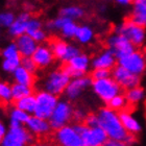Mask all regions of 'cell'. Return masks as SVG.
I'll return each instance as SVG.
<instances>
[{
  "mask_svg": "<svg viewBox=\"0 0 146 146\" xmlns=\"http://www.w3.org/2000/svg\"><path fill=\"white\" fill-rule=\"evenodd\" d=\"M26 128L36 137H44L51 131V125L47 119L40 118L38 116H29L27 122L25 123Z\"/></svg>",
  "mask_w": 146,
  "mask_h": 146,
  "instance_id": "obj_15",
  "label": "cell"
},
{
  "mask_svg": "<svg viewBox=\"0 0 146 146\" xmlns=\"http://www.w3.org/2000/svg\"><path fill=\"white\" fill-rule=\"evenodd\" d=\"M6 131H7V129H6L4 123H3L2 121H0V145L2 144V141H3V139H4V136H5Z\"/></svg>",
  "mask_w": 146,
  "mask_h": 146,
  "instance_id": "obj_44",
  "label": "cell"
},
{
  "mask_svg": "<svg viewBox=\"0 0 146 146\" xmlns=\"http://www.w3.org/2000/svg\"><path fill=\"white\" fill-rule=\"evenodd\" d=\"M28 118H29V114L17 107L13 108V109L11 110V112H9V119L17 120V121L20 122L21 124H25V123L27 122Z\"/></svg>",
  "mask_w": 146,
  "mask_h": 146,
  "instance_id": "obj_33",
  "label": "cell"
},
{
  "mask_svg": "<svg viewBox=\"0 0 146 146\" xmlns=\"http://www.w3.org/2000/svg\"><path fill=\"white\" fill-rule=\"evenodd\" d=\"M31 18L29 13L23 12L17 16L15 21L9 27V35L13 38H18L19 36L26 33V24L27 21Z\"/></svg>",
  "mask_w": 146,
  "mask_h": 146,
  "instance_id": "obj_21",
  "label": "cell"
},
{
  "mask_svg": "<svg viewBox=\"0 0 146 146\" xmlns=\"http://www.w3.org/2000/svg\"><path fill=\"white\" fill-rule=\"evenodd\" d=\"M34 142L33 134L27 128L21 126L11 127L6 131L4 139L2 141V146H25Z\"/></svg>",
  "mask_w": 146,
  "mask_h": 146,
  "instance_id": "obj_9",
  "label": "cell"
},
{
  "mask_svg": "<svg viewBox=\"0 0 146 146\" xmlns=\"http://www.w3.org/2000/svg\"><path fill=\"white\" fill-rule=\"evenodd\" d=\"M12 100V86H9L7 82L0 80V102L7 104Z\"/></svg>",
  "mask_w": 146,
  "mask_h": 146,
  "instance_id": "obj_31",
  "label": "cell"
},
{
  "mask_svg": "<svg viewBox=\"0 0 146 146\" xmlns=\"http://www.w3.org/2000/svg\"><path fill=\"white\" fill-rule=\"evenodd\" d=\"M112 76V70L110 69H104V68H96L93 69L91 73V77L93 80L95 79H102Z\"/></svg>",
  "mask_w": 146,
  "mask_h": 146,
  "instance_id": "obj_37",
  "label": "cell"
},
{
  "mask_svg": "<svg viewBox=\"0 0 146 146\" xmlns=\"http://www.w3.org/2000/svg\"><path fill=\"white\" fill-rule=\"evenodd\" d=\"M1 28H2V27H1V26H0V33H1Z\"/></svg>",
  "mask_w": 146,
  "mask_h": 146,
  "instance_id": "obj_46",
  "label": "cell"
},
{
  "mask_svg": "<svg viewBox=\"0 0 146 146\" xmlns=\"http://www.w3.org/2000/svg\"><path fill=\"white\" fill-rule=\"evenodd\" d=\"M87 114L85 113V111L82 109H77L73 111V119L76 122H84Z\"/></svg>",
  "mask_w": 146,
  "mask_h": 146,
  "instance_id": "obj_42",
  "label": "cell"
},
{
  "mask_svg": "<svg viewBox=\"0 0 146 146\" xmlns=\"http://www.w3.org/2000/svg\"><path fill=\"white\" fill-rule=\"evenodd\" d=\"M77 27H78V25L74 22V20H69V21L66 22V24L62 27L60 31H61L62 36H64L65 39H72L75 36Z\"/></svg>",
  "mask_w": 146,
  "mask_h": 146,
  "instance_id": "obj_32",
  "label": "cell"
},
{
  "mask_svg": "<svg viewBox=\"0 0 146 146\" xmlns=\"http://www.w3.org/2000/svg\"><path fill=\"white\" fill-rule=\"evenodd\" d=\"M73 126L80 135L84 146H102L109 139L106 131L99 125L94 127H89L84 122H76Z\"/></svg>",
  "mask_w": 146,
  "mask_h": 146,
  "instance_id": "obj_3",
  "label": "cell"
},
{
  "mask_svg": "<svg viewBox=\"0 0 146 146\" xmlns=\"http://www.w3.org/2000/svg\"><path fill=\"white\" fill-rule=\"evenodd\" d=\"M58 102L56 95L46 90H41L36 94V110L34 115L48 120Z\"/></svg>",
  "mask_w": 146,
  "mask_h": 146,
  "instance_id": "obj_6",
  "label": "cell"
},
{
  "mask_svg": "<svg viewBox=\"0 0 146 146\" xmlns=\"http://www.w3.org/2000/svg\"><path fill=\"white\" fill-rule=\"evenodd\" d=\"M71 20V19L67 18V17H64V16H58V18L53 19V20H50L46 23V28L48 31H61L62 27L66 24V22Z\"/></svg>",
  "mask_w": 146,
  "mask_h": 146,
  "instance_id": "obj_34",
  "label": "cell"
},
{
  "mask_svg": "<svg viewBox=\"0 0 146 146\" xmlns=\"http://www.w3.org/2000/svg\"><path fill=\"white\" fill-rule=\"evenodd\" d=\"M60 15L67 17L71 20H77L85 16V11L80 6L77 5H69L65 6L60 11Z\"/></svg>",
  "mask_w": 146,
  "mask_h": 146,
  "instance_id": "obj_28",
  "label": "cell"
},
{
  "mask_svg": "<svg viewBox=\"0 0 146 146\" xmlns=\"http://www.w3.org/2000/svg\"><path fill=\"white\" fill-rule=\"evenodd\" d=\"M84 123L86 125H88L89 127H94V126H98L99 125V120H98L97 114H87Z\"/></svg>",
  "mask_w": 146,
  "mask_h": 146,
  "instance_id": "obj_41",
  "label": "cell"
},
{
  "mask_svg": "<svg viewBox=\"0 0 146 146\" xmlns=\"http://www.w3.org/2000/svg\"><path fill=\"white\" fill-rule=\"evenodd\" d=\"M29 36H33L35 40H36L38 43H43L47 40V35H46V31L42 28H39V29H36V31L29 33Z\"/></svg>",
  "mask_w": 146,
  "mask_h": 146,
  "instance_id": "obj_40",
  "label": "cell"
},
{
  "mask_svg": "<svg viewBox=\"0 0 146 146\" xmlns=\"http://www.w3.org/2000/svg\"><path fill=\"white\" fill-rule=\"evenodd\" d=\"M13 77L15 82L18 84H22V85H27V86H34L35 84V75L34 73L29 72L28 70H26L24 67L19 66L14 72L12 73Z\"/></svg>",
  "mask_w": 146,
  "mask_h": 146,
  "instance_id": "obj_24",
  "label": "cell"
},
{
  "mask_svg": "<svg viewBox=\"0 0 146 146\" xmlns=\"http://www.w3.org/2000/svg\"><path fill=\"white\" fill-rule=\"evenodd\" d=\"M92 82L93 79L90 76H80V77H75L70 80V82L68 84L67 88L65 90V95L66 97L70 101H74L76 99H78L84 92L87 89L92 86Z\"/></svg>",
  "mask_w": 146,
  "mask_h": 146,
  "instance_id": "obj_14",
  "label": "cell"
},
{
  "mask_svg": "<svg viewBox=\"0 0 146 146\" xmlns=\"http://www.w3.org/2000/svg\"><path fill=\"white\" fill-rule=\"evenodd\" d=\"M106 146H124L125 144L122 142V141L115 140V139H108V141L104 144Z\"/></svg>",
  "mask_w": 146,
  "mask_h": 146,
  "instance_id": "obj_43",
  "label": "cell"
},
{
  "mask_svg": "<svg viewBox=\"0 0 146 146\" xmlns=\"http://www.w3.org/2000/svg\"><path fill=\"white\" fill-rule=\"evenodd\" d=\"M15 107L23 110L28 114H34L36 110V96L35 95H28L23 98H20L18 100H15Z\"/></svg>",
  "mask_w": 146,
  "mask_h": 146,
  "instance_id": "obj_26",
  "label": "cell"
},
{
  "mask_svg": "<svg viewBox=\"0 0 146 146\" xmlns=\"http://www.w3.org/2000/svg\"><path fill=\"white\" fill-rule=\"evenodd\" d=\"M117 4L121 6H128V5H131L133 2H134V0H114Z\"/></svg>",
  "mask_w": 146,
  "mask_h": 146,
  "instance_id": "obj_45",
  "label": "cell"
},
{
  "mask_svg": "<svg viewBox=\"0 0 146 146\" xmlns=\"http://www.w3.org/2000/svg\"><path fill=\"white\" fill-rule=\"evenodd\" d=\"M49 46H50V48L54 54V58L64 62V63H67L72 58L76 56L82 52L80 49L76 45L68 44L67 42H65L63 40L56 39V38H53L49 42Z\"/></svg>",
  "mask_w": 146,
  "mask_h": 146,
  "instance_id": "obj_11",
  "label": "cell"
},
{
  "mask_svg": "<svg viewBox=\"0 0 146 146\" xmlns=\"http://www.w3.org/2000/svg\"><path fill=\"white\" fill-rule=\"evenodd\" d=\"M106 44L108 48L111 49L115 53L117 58H120L131 53L137 48L127 38H125L120 34H117L115 31L108 36L106 40Z\"/></svg>",
  "mask_w": 146,
  "mask_h": 146,
  "instance_id": "obj_10",
  "label": "cell"
},
{
  "mask_svg": "<svg viewBox=\"0 0 146 146\" xmlns=\"http://www.w3.org/2000/svg\"><path fill=\"white\" fill-rule=\"evenodd\" d=\"M145 73H146V71H145Z\"/></svg>",
  "mask_w": 146,
  "mask_h": 146,
  "instance_id": "obj_47",
  "label": "cell"
},
{
  "mask_svg": "<svg viewBox=\"0 0 146 146\" xmlns=\"http://www.w3.org/2000/svg\"><path fill=\"white\" fill-rule=\"evenodd\" d=\"M67 64L71 68H73V70L77 73L78 77H80L88 72L89 68L91 66V60L89 58V55L85 54V53H79L76 56L71 58L70 61H68Z\"/></svg>",
  "mask_w": 146,
  "mask_h": 146,
  "instance_id": "obj_20",
  "label": "cell"
},
{
  "mask_svg": "<svg viewBox=\"0 0 146 146\" xmlns=\"http://www.w3.org/2000/svg\"><path fill=\"white\" fill-rule=\"evenodd\" d=\"M70 80L71 77L65 72L63 68L56 69L51 71L46 76L45 80L43 82V88L46 91L58 96L65 92Z\"/></svg>",
  "mask_w": 146,
  "mask_h": 146,
  "instance_id": "obj_5",
  "label": "cell"
},
{
  "mask_svg": "<svg viewBox=\"0 0 146 146\" xmlns=\"http://www.w3.org/2000/svg\"><path fill=\"white\" fill-rule=\"evenodd\" d=\"M73 108L71 104L67 100L58 101L55 106L51 116L49 117V123L52 129H58L67 125L73 118Z\"/></svg>",
  "mask_w": 146,
  "mask_h": 146,
  "instance_id": "obj_8",
  "label": "cell"
},
{
  "mask_svg": "<svg viewBox=\"0 0 146 146\" xmlns=\"http://www.w3.org/2000/svg\"><path fill=\"white\" fill-rule=\"evenodd\" d=\"M31 94H34V89L31 86L22 85L18 82H15L12 86V97L14 101Z\"/></svg>",
  "mask_w": 146,
  "mask_h": 146,
  "instance_id": "obj_27",
  "label": "cell"
},
{
  "mask_svg": "<svg viewBox=\"0 0 146 146\" xmlns=\"http://www.w3.org/2000/svg\"><path fill=\"white\" fill-rule=\"evenodd\" d=\"M145 90H146V88H145Z\"/></svg>",
  "mask_w": 146,
  "mask_h": 146,
  "instance_id": "obj_48",
  "label": "cell"
},
{
  "mask_svg": "<svg viewBox=\"0 0 146 146\" xmlns=\"http://www.w3.org/2000/svg\"><path fill=\"white\" fill-rule=\"evenodd\" d=\"M112 77L118 82L122 90L134 88L141 84V76L131 73L124 67L117 65L112 69Z\"/></svg>",
  "mask_w": 146,
  "mask_h": 146,
  "instance_id": "obj_13",
  "label": "cell"
},
{
  "mask_svg": "<svg viewBox=\"0 0 146 146\" xmlns=\"http://www.w3.org/2000/svg\"><path fill=\"white\" fill-rule=\"evenodd\" d=\"M42 27H43L42 22L40 21L39 19L33 18V17H31L27 21V24H26V34H29L31 31H36V29H39V28H42Z\"/></svg>",
  "mask_w": 146,
  "mask_h": 146,
  "instance_id": "obj_39",
  "label": "cell"
},
{
  "mask_svg": "<svg viewBox=\"0 0 146 146\" xmlns=\"http://www.w3.org/2000/svg\"><path fill=\"white\" fill-rule=\"evenodd\" d=\"M16 16L12 12L0 13V26L2 28H9L14 23Z\"/></svg>",
  "mask_w": 146,
  "mask_h": 146,
  "instance_id": "obj_36",
  "label": "cell"
},
{
  "mask_svg": "<svg viewBox=\"0 0 146 146\" xmlns=\"http://www.w3.org/2000/svg\"><path fill=\"white\" fill-rule=\"evenodd\" d=\"M129 19L146 27V0H134Z\"/></svg>",
  "mask_w": 146,
  "mask_h": 146,
  "instance_id": "obj_22",
  "label": "cell"
},
{
  "mask_svg": "<svg viewBox=\"0 0 146 146\" xmlns=\"http://www.w3.org/2000/svg\"><path fill=\"white\" fill-rule=\"evenodd\" d=\"M1 55L3 58H17V56H21L20 52H19L18 46L16 42L9 43V45H6L1 51Z\"/></svg>",
  "mask_w": 146,
  "mask_h": 146,
  "instance_id": "obj_35",
  "label": "cell"
},
{
  "mask_svg": "<svg viewBox=\"0 0 146 146\" xmlns=\"http://www.w3.org/2000/svg\"><path fill=\"white\" fill-rule=\"evenodd\" d=\"M107 106L109 108H111V109L117 111V112H120V111H122V110L127 109L128 104H127L126 98H125V95L120 93V94L114 96L110 101H108Z\"/></svg>",
  "mask_w": 146,
  "mask_h": 146,
  "instance_id": "obj_29",
  "label": "cell"
},
{
  "mask_svg": "<svg viewBox=\"0 0 146 146\" xmlns=\"http://www.w3.org/2000/svg\"><path fill=\"white\" fill-rule=\"evenodd\" d=\"M125 98L127 100L128 107H136L146 98V90L141 86H137L134 88L125 90Z\"/></svg>",
  "mask_w": 146,
  "mask_h": 146,
  "instance_id": "obj_23",
  "label": "cell"
},
{
  "mask_svg": "<svg viewBox=\"0 0 146 146\" xmlns=\"http://www.w3.org/2000/svg\"><path fill=\"white\" fill-rule=\"evenodd\" d=\"M119 117H120L122 124L128 134H133L137 136L138 134H140L142 131V124L140 123V121L129 111H127V109L120 111Z\"/></svg>",
  "mask_w": 146,
  "mask_h": 146,
  "instance_id": "obj_18",
  "label": "cell"
},
{
  "mask_svg": "<svg viewBox=\"0 0 146 146\" xmlns=\"http://www.w3.org/2000/svg\"><path fill=\"white\" fill-rule=\"evenodd\" d=\"M21 58H22V56L3 58L2 63H1L2 70L6 73H13L19 66H21Z\"/></svg>",
  "mask_w": 146,
  "mask_h": 146,
  "instance_id": "obj_30",
  "label": "cell"
},
{
  "mask_svg": "<svg viewBox=\"0 0 146 146\" xmlns=\"http://www.w3.org/2000/svg\"><path fill=\"white\" fill-rule=\"evenodd\" d=\"M118 65L137 75H143L146 71V52L136 48L133 52L118 58Z\"/></svg>",
  "mask_w": 146,
  "mask_h": 146,
  "instance_id": "obj_7",
  "label": "cell"
},
{
  "mask_svg": "<svg viewBox=\"0 0 146 146\" xmlns=\"http://www.w3.org/2000/svg\"><path fill=\"white\" fill-rule=\"evenodd\" d=\"M92 89L96 96L107 104L114 96L121 93L122 88L112 76L102 79H95L92 82Z\"/></svg>",
  "mask_w": 146,
  "mask_h": 146,
  "instance_id": "obj_4",
  "label": "cell"
},
{
  "mask_svg": "<svg viewBox=\"0 0 146 146\" xmlns=\"http://www.w3.org/2000/svg\"><path fill=\"white\" fill-rule=\"evenodd\" d=\"M114 31L127 38L137 48L146 45V27L127 19L115 26Z\"/></svg>",
  "mask_w": 146,
  "mask_h": 146,
  "instance_id": "obj_2",
  "label": "cell"
},
{
  "mask_svg": "<svg viewBox=\"0 0 146 146\" xmlns=\"http://www.w3.org/2000/svg\"><path fill=\"white\" fill-rule=\"evenodd\" d=\"M117 63H118V58H116L115 53L109 48L102 50L99 54H97L95 58H93V60H91V66L93 69L104 68V69L112 70Z\"/></svg>",
  "mask_w": 146,
  "mask_h": 146,
  "instance_id": "obj_17",
  "label": "cell"
},
{
  "mask_svg": "<svg viewBox=\"0 0 146 146\" xmlns=\"http://www.w3.org/2000/svg\"><path fill=\"white\" fill-rule=\"evenodd\" d=\"M97 116L99 120V126H101L106 131L110 139L122 141L124 143L128 133L120 120L119 112L107 106L106 108H101L98 111Z\"/></svg>",
  "mask_w": 146,
  "mask_h": 146,
  "instance_id": "obj_1",
  "label": "cell"
},
{
  "mask_svg": "<svg viewBox=\"0 0 146 146\" xmlns=\"http://www.w3.org/2000/svg\"><path fill=\"white\" fill-rule=\"evenodd\" d=\"M31 58L36 64L38 68H42V69L49 67L53 63L55 58L50 46L44 45V44L38 45L36 49L31 55Z\"/></svg>",
  "mask_w": 146,
  "mask_h": 146,
  "instance_id": "obj_16",
  "label": "cell"
},
{
  "mask_svg": "<svg viewBox=\"0 0 146 146\" xmlns=\"http://www.w3.org/2000/svg\"><path fill=\"white\" fill-rule=\"evenodd\" d=\"M16 44L18 46L21 56H31L38 47V42L28 34H23L16 38Z\"/></svg>",
  "mask_w": 146,
  "mask_h": 146,
  "instance_id": "obj_19",
  "label": "cell"
},
{
  "mask_svg": "<svg viewBox=\"0 0 146 146\" xmlns=\"http://www.w3.org/2000/svg\"><path fill=\"white\" fill-rule=\"evenodd\" d=\"M94 31L90 25L84 24V25H78L77 31H76L75 38L77 40V42L84 45H87L89 43H91L94 40Z\"/></svg>",
  "mask_w": 146,
  "mask_h": 146,
  "instance_id": "obj_25",
  "label": "cell"
},
{
  "mask_svg": "<svg viewBox=\"0 0 146 146\" xmlns=\"http://www.w3.org/2000/svg\"><path fill=\"white\" fill-rule=\"evenodd\" d=\"M54 140L62 146H84L80 135L76 131L73 125H65L56 129L54 133Z\"/></svg>",
  "mask_w": 146,
  "mask_h": 146,
  "instance_id": "obj_12",
  "label": "cell"
},
{
  "mask_svg": "<svg viewBox=\"0 0 146 146\" xmlns=\"http://www.w3.org/2000/svg\"><path fill=\"white\" fill-rule=\"evenodd\" d=\"M21 66L34 74L36 72V69H38V66L31 56H23L21 58Z\"/></svg>",
  "mask_w": 146,
  "mask_h": 146,
  "instance_id": "obj_38",
  "label": "cell"
}]
</instances>
